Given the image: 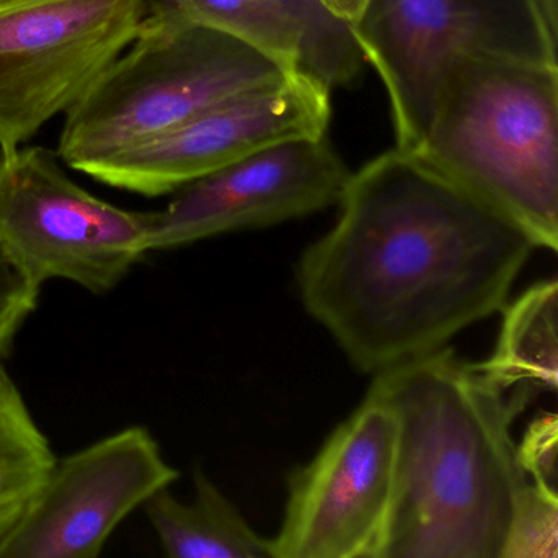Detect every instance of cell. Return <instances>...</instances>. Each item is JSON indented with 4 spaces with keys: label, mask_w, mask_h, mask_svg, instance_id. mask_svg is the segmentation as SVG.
Returning a JSON list of instances; mask_svg holds the SVG:
<instances>
[{
    "label": "cell",
    "mask_w": 558,
    "mask_h": 558,
    "mask_svg": "<svg viewBox=\"0 0 558 558\" xmlns=\"http://www.w3.org/2000/svg\"><path fill=\"white\" fill-rule=\"evenodd\" d=\"M338 205L335 227L296 263V289L372 377L501 312L537 250L514 221L400 148L349 175Z\"/></svg>",
    "instance_id": "1"
},
{
    "label": "cell",
    "mask_w": 558,
    "mask_h": 558,
    "mask_svg": "<svg viewBox=\"0 0 558 558\" xmlns=\"http://www.w3.org/2000/svg\"><path fill=\"white\" fill-rule=\"evenodd\" d=\"M397 420L390 512L377 558H501L529 480L511 426L527 407L444 348L375 375Z\"/></svg>",
    "instance_id": "2"
},
{
    "label": "cell",
    "mask_w": 558,
    "mask_h": 558,
    "mask_svg": "<svg viewBox=\"0 0 558 558\" xmlns=\"http://www.w3.org/2000/svg\"><path fill=\"white\" fill-rule=\"evenodd\" d=\"M414 153L558 250V64L460 58Z\"/></svg>",
    "instance_id": "3"
},
{
    "label": "cell",
    "mask_w": 558,
    "mask_h": 558,
    "mask_svg": "<svg viewBox=\"0 0 558 558\" xmlns=\"http://www.w3.org/2000/svg\"><path fill=\"white\" fill-rule=\"evenodd\" d=\"M289 73L246 41L155 0L133 44L64 113L58 156L83 172L207 107Z\"/></svg>",
    "instance_id": "4"
},
{
    "label": "cell",
    "mask_w": 558,
    "mask_h": 558,
    "mask_svg": "<svg viewBox=\"0 0 558 558\" xmlns=\"http://www.w3.org/2000/svg\"><path fill=\"white\" fill-rule=\"evenodd\" d=\"M354 32L387 89L404 151L423 143L444 76L460 58L558 64V17L545 0H367Z\"/></svg>",
    "instance_id": "5"
},
{
    "label": "cell",
    "mask_w": 558,
    "mask_h": 558,
    "mask_svg": "<svg viewBox=\"0 0 558 558\" xmlns=\"http://www.w3.org/2000/svg\"><path fill=\"white\" fill-rule=\"evenodd\" d=\"M153 211L87 192L41 146L0 155V254L35 289L64 280L94 295L120 286L149 254Z\"/></svg>",
    "instance_id": "6"
},
{
    "label": "cell",
    "mask_w": 558,
    "mask_h": 558,
    "mask_svg": "<svg viewBox=\"0 0 558 558\" xmlns=\"http://www.w3.org/2000/svg\"><path fill=\"white\" fill-rule=\"evenodd\" d=\"M148 0H0V155L70 112L133 44Z\"/></svg>",
    "instance_id": "7"
},
{
    "label": "cell",
    "mask_w": 558,
    "mask_h": 558,
    "mask_svg": "<svg viewBox=\"0 0 558 558\" xmlns=\"http://www.w3.org/2000/svg\"><path fill=\"white\" fill-rule=\"evenodd\" d=\"M397 420L368 388L305 465L289 476L274 558H377L390 512Z\"/></svg>",
    "instance_id": "8"
},
{
    "label": "cell",
    "mask_w": 558,
    "mask_h": 558,
    "mask_svg": "<svg viewBox=\"0 0 558 558\" xmlns=\"http://www.w3.org/2000/svg\"><path fill=\"white\" fill-rule=\"evenodd\" d=\"M331 93L303 74H279L207 107L87 175L143 197L175 194L267 146L325 136L331 119Z\"/></svg>",
    "instance_id": "9"
},
{
    "label": "cell",
    "mask_w": 558,
    "mask_h": 558,
    "mask_svg": "<svg viewBox=\"0 0 558 558\" xmlns=\"http://www.w3.org/2000/svg\"><path fill=\"white\" fill-rule=\"evenodd\" d=\"M178 478L179 470L143 426L58 457L0 538V558L97 557L130 514Z\"/></svg>",
    "instance_id": "10"
},
{
    "label": "cell",
    "mask_w": 558,
    "mask_h": 558,
    "mask_svg": "<svg viewBox=\"0 0 558 558\" xmlns=\"http://www.w3.org/2000/svg\"><path fill=\"white\" fill-rule=\"evenodd\" d=\"M351 172L325 136L287 140L210 172L153 211L149 253L276 227L339 204Z\"/></svg>",
    "instance_id": "11"
},
{
    "label": "cell",
    "mask_w": 558,
    "mask_h": 558,
    "mask_svg": "<svg viewBox=\"0 0 558 558\" xmlns=\"http://www.w3.org/2000/svg\"><path fill=\"white\" fill-rule=\"evenodd\" d=\"M201 24L227 32L283 71L348 87L364 70L355 22L367 0H165Z\"/></svg>",
    "instance_id": "12"
},
{
    "label": "cell",
    "mask_w": 558,
    "mask_h": 558,
    "mask_svg": "<svg viewBox=\"0 0 558 558\" xmlns=\"http://www.w3.org/2000/svg\"><path fill=\"white\" fill-rule=\"evenodd\" d=\"M143 509L168 557L274 558L270 538L251 527L202 466L194 469V496L189 501L166 488Z\"/></svg>",
    "instance_id": "13"
},
{
    "label": "cell",
    "mask_w": 558,
    "mask_h": 558,
    "mask_svg": "<svg viewBox=\"0 0 558 558\" xmlns=\"http://www.w3.org/2000/svg\"><path fill=\"white\" fill-rule=\"evenodd\" d=\"M498 341L473 367L499 390L531 403L558 387V282L542 280L501 308Z\"/></svg>",
    "instance_id": "14"
},
{
    "label": "cell",
    "mask_w": 558,
    "mask_h": 558,
    "mask_svg": "<svg viewBox=\"0 0 558 558\" xmlns=\"http://www.w3.org/2000/svg\"><path fill=\"white\" fill-rule=\"evenodd\" d=\"M57 459L17 381L0 361V538L17 521Z\"/></svg>",
    "instance_id": "15"
},
{
    "label": "cell",
    "mask_w": 558,
    "mask_h": 558,
    "mask_svg": "<svg viewBox=\"0 0 558 558\" xmlns=\"http://www.w3.org/2000/svg\"><path fill=\"white\" fill-rule=\"evenodd\" d=\"M558 557V495L529 482L519 495L501 558Z\"/></svg>",
    "instance_id": "16"
},
{
    "label": "cell",
    "mask_w": 558,
    "mask_h": 558,
    "mask_svg": "<svg viewBox=\"0 0 558 558\" xmlns=\"http://www.w3.org/2000/svg\"><path fill=\"white\" fill-rule=\"evenodd\" d=\"M518 456L531 483L558 495L557 414H544L532 421L518 444Z\"/></svg>",
    "instance_id": "17"
}]
</instances>
